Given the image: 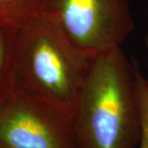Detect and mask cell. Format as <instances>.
Masks as SVG:
<instances>
[{
    "mask_svg": "<svg viewBox=\"0 0 148 148\" xmlns=\"http://www.w3.org/2000/svg\"><path fill=\"white\" fill-rule=\"evenodd\" d=\"M121 47L91 57L73 114L78 148H135L141 121L137 70Z\"/></svg>",
    "mask_w": 148,
    "mask_h": 148,
    "instance_id": "cell-1",
    "label": "cell"
},
{
    "mask_svg": "<svg viewBox=\"0 0 148 148\" xmlns=\"http://www.w3.org/2000/svg\"><path fill=\"white\" fill-rule=\"evenodd\" d=\"M90 58L41 12L16 30L13 88L73 115Z\"/></svg>",
    "mask_w": 148,
    "mask_h": 148,
    "instance_id": "cell-2",
    "label": "cell"
},
{
    "mask_svg": "<svg viewBox=\"0 0 148 148\" xmlns=\"http://www.w3.org/2000/svg\"><path fill=\"white\" fill-rule=\"evenodd\" d=\"M42 12L90 57L121 47L135 29L127 0H46Z\"/></svg>",
    "mask_w": 148,
    "mask_h": 148,
    "instance_id": "cell-3",
    "label": "cell"
},
{
    "mask_svg": "<svg viewBox=\"0 0 148 148\" xmlns=\"http://www.w3.org/2000/svg\"><path fill=\"white\" fill-rule=\"evenodd\" d=\"M0 148H78L73 115L12 88L0 101Z\"/></svg>",
    "mask_w": 148,
    "mask_h": 148,
    "instance_id": "cell-4",
    "label": "cell"
},
{
    "mask_svg": "<svg viewBox=\"0 0 148 148\" xmlns=\"http://www.w3.org/2000/svg\"><path fill=\"white\" fill-rule=\"evenodd\" d=\"M16 30L0 23V101L13 88Z\"/></svg>",
    "mask_w": 148,
    "mask_h": 148,
    "instance_id": "cell-5",
    "label": "cell"
},
{
    "mask_svg": "<svg viewBox=\"0 0 148 148\" xmlns=\"http://www.w3.org/2000/svg\"><path fill=\"white\" fill-rule=\"evenodd\" d=\"M46 0H0V23L18 29L40 15Z\"/></svg>",
    "mask_w": 148,
    "mask_h": 148,
    "instance_id": "cell-6",
    "label": "cell"
},
{
    "mask_svg": "<svg viewBox=\"0 0 148 148\" xmlns=\"http://www.w3.org/2000/svg\"><path fill=\"white\" fill-rule=\"evenodd\" d=\"M138 95L140 106L141 131L139 148H148V77H145L138 66L137 70Z\"/></svg>",
    "mask_w": 148,
    "mask_h": 148,
    "instance_id": "cell-7",
    "label": "cell"
}]
</instances>
